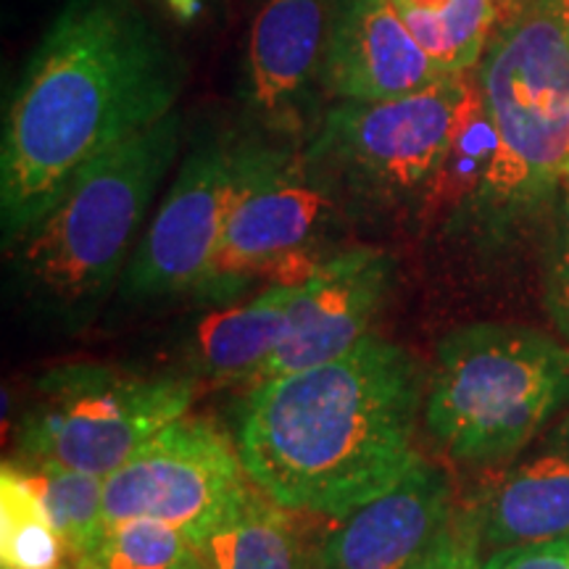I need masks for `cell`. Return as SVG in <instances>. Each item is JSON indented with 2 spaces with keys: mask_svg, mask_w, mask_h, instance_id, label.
<instances>
[{
  "mask_svg": "<svg viewBox=\"0 0 569 569\" xmlns=\"http://www.w3.org/2000/svg\"><path fill=\"white\" fill-rule=\"evenodd\" d=\"M182 63L134 0H67L11 92L0 224L13 246L74 174L174 111Z\"/></svg>",
  "mask_w": 569,
  "mask_h": 569,
  "instance_id": "1",
  "label": "cell"
},
{
  "mask_svg": "<svg viewBox=\"0 0 569 569\" xmlns=\"http://www.w3.org/2000/svg\"><path fill=\"white\" fill-rule=\"evenodd\" d=\"M419 409L417 361L369 336L322 365L256 382L240 411L238 451L274 503L336 519L417 465Z\"/></svg>",
  "mask_w": 569,
  "mask_h": 569,
  "instance_id": "2",
  "label": "cell"
},
{
  "mask_svg": "<svg viewBox=\"0 0 569 569\" xmlns=\"http://www.w3.org/2000/svg\"><path fill=\"white\" fill-rule=\"evenodd\" d=\"M182 146L180 111L132 134L74 174L13 243L24 301L51 325H88L124 277L142 224Z\"/></svg>",
  "mask_w": 569,
  "mask_h": 569,
  "instance_id": "3",
  "label": "cell"
},
{
  "mask_svg": "<svg viewBox=\"0 0 569 569\" xmlns=\"http://www.w3.org/2000/svg\"><path fill=\"white\" fill-rule=\"evenodd\" d=\"M569 401V346L515 325L461 327L440 340L425 425L451 457L498 461Z\"/></svg>",
  "mask_w": 569,
  "mask_h": 569,
  "instance_id": "4",
  "label": "cell"
},
{
  "mask_svg": "<svg viewBox=\"0 0 569 569\" xmlns=\"http://www.w3.org/2000/svg\"><path fill=\"white\" fill-rule=\"evenodd\" d=\"M478 77L498 151L472 206L501 222L536 206L569 167V40L551 0L498 24Z\"/></svg>",
  "mask_w": 569,
  "mask_h": 569,
  "instance_id": "5",
  "label": "cell"
},
{
  "mask_svg": "<svg viewBox=\"0 0 569 569\" xmlns=\"http://www.w3.org/2000/svg\"><path fill=\"white\" fill-rule=\"evenodd\" d=\"M475 69L393 101H338L319 119L303 156L343 201L425 209L451 146Z\"/></svg>",
  "mask_w": 569,
  "mask_h": 569,
  "instance_id": "6",
  "label": "cell"
},
{
  "mask_svg": "<svg viewBox=\"0 0 569 569\" xmlns=\"http://www.w3.org/2000/svg\"><path fill=\"white\" fill-rule=\"evenodd\" d=\"M193 380L106 365L56 367L34 382L19 457L109 478L163 427L188 415Z\"/></svg>",
  "mask_w": 569,
  "mask_h": 569,
  "instance_id": "7",
  "label": "cell"
},
{
  "mask_svg": "<svg viewBox=\"0 0 569 569\" xmlns=\"http://www.w3.org/2000/svg\"><path fill=\"white\" fill-rule=\"evenodd\" d=\"M340 203L336 184L303 153L267 146L198 293L232 301L256 277L301 288L327 259H319L317 243L336 222Z\"/></svg>",
  "mask_w": 569,
  "mask_h": 569,
  "instance_id": "8",
  "label": "cell"
},
{
  "mask_svg": "<svg viewBox=\"0 0 569 569\" xmlns=\"http://www.w3.org/2000/svg\"><path fill=\"white\" fill-rule=\"evenodd\" d=\"M267 142L213 134L184 156L122 277L130 301L198 293Z\"/></svg>",
  "mask_w": 569,
  "mask_h": 569,
  "instance_id": "9",
  "label": "cell"
},
{
  "mask_svg": "<svg viewBox=\"0 0 569 569\" xmlns=\"http://www.w3.org/2000/svg\"><path fill=\"white\" fill-rule=\"evenodd\" d=\"M253 482L238 446L201 417L177 419L103 480L106 525L151 517L188 532L203 549Z\"/></svg>",
  "mask_w": 569,
  "mask_h": 569,
  "instance_id": "10",
  "label": "cell"
},
{
  "mask_svg": "<svg viewBox=\"0 0 569 569\" xmlns=\"http://www.w3.org/2000/svg\"><path fill=\"white\" fill-rule=\"evenodd\" d=\"M393 282V259L380 248H351L327 256L298 288L290 330L269 361L267 377L336 359L369 338Z\"/></svg>",
  "mask_w": 569,
  "mask_h": 569,
  "instance_id": "11",
  "label": "cell"
},
{
  "mask_svg": "<svg viewBox=\"0 0 569 569\" xmlns=\"http://www.w3.org/2000/svg\"><path fill=\"white\" fill-rule=\"evenodd\" d=\"M332 0H267L248 32L243 98L264 130L296 132L325 92Z\"/></svg>",
  "mask_w": 569,
  "mask_h": 569,
  "instance_id": "12",
  "label": "cell"
},
{
  "mask_svg": "<svg viewBox=\"0 0 569 569\" xmlns=\"http://www.w3.org/2000/svg\"><path fill=\"white\" fill-rule=\"evenodd\" d=\"M443 71L419 46L390 0H332L325 46V96L336 101H393Z\"/></svg>",
  "mask_w": 569,
  "mask_h": 569,
  "instance_id": "13",
  "label": "cell"
},
{
  "mask_svg": "<svg viewBox=\"0 0 569 569\" xmlns=\"http://www.w3.org/2000/svg\"><path fill=\"white\" fill-rule=\"evenodd\" d=\"M448 517V482L419 459L386 493L336 517L317 551V569H411Z\"/></svg>",
  "mask_w": 569,
  "mask_h": 569,
  "instance_id": "14",
  "label": "cell"
},
{
  "mask_svg": "<svg viewBox=\"0 0 569 569\" xmlns=\"http://www.w3.org/2000/svg\"><path fill=\"white\" fill-rule=\"evenodd\" d=\"M478 519L493 549L569 538V430L503 475Z\"/></svg>",
  "mask_w": 569,
  "mask_h": 569,
  "instance_id": "15",
  "label": "cell"
},
{
  "mask_svg": "<svg viewBox=\"0 0 569 569\" xmlns=\"http://www.w3.org/2000/svg\"><path fill=\"white\" fill-rule=\"evenodd\" d=\"M296 293L290 284H269L248 303L213 309L198 319L188 343L196 372L213 382L251 380L256 386L288 338Z\"/></svg>",
  "mask_w": 569,
  "mask_h": 569,
  "instance_id": "16",
  "label": "cell"
},
{
  "mask_svg": "<svg viewBox=\"0 0 569 569\" xmlns=\"http://www.w3.org/2000/svg\"><path fill=\"white\" fill-rule=\"evenodd\" d=\"M203 561L206 569H306L290 509L256 486L203 540Z\"/></svg>",
  "mask_w": 569,
  "mask_h": 569,
  "instance_id": "17",
  "label": "cell"
},
{
  "mask_svg": "<svg viewBox=\"0 0 569 569\" xmlns=\"http://www.w3.org/2000/svg\"><path fill=\"white\" fill-rule=\"evenodd\" d=\"M443 74L480 67L498 24L496 0H390Z\"/></svg>",
  "mask_w": 569,
  "mask_h": 569,
  "instance_id": "18",
  "label": "cell"
},
{
  "mask_svg": "<svg viewBox=\"0 0 569 569\" xmlns=\"http://www.w3.org/2000/svg\"><path fill=\"white\" fill-rule=\"evenodd\" d=\"M0 565L3 569H74L46 503L17 461L0 469Z\"/></svg>",
  "mask_w": 569,
  "mask_h": 569,
  "instance_id": "19",
  "label": "cell"
},
{
  "mask_svg": "<svg viewBox=\"0 0 569 569\" xmlns=\"http://www.w3.org/2000/svg\"><path fill=\"white\" fill-rule=\"evenodd\" d=\"M498 151V134L490 122V113L482 101L480 77L475 71L465 106H461L457 130L451 146L440 163L422 211H457L459 206L475 203L482 182L490 172V163Z\"/></svg>",
  "mask_w": 569,
  "mask_h": 569,
  "instance_id": "20",
  "label": "cell"
},
{
  "mask_svg": "<svg viewBox=\"0 0 569 569\" xmlns=\"http://www.w3.org/2000/svg\"><path fill=\"white\" fill-rule=\"evenodd\" d=\"M13 461L40 493L71 557H74V561L84 557L106 530L103 478L56 465V461L21 457Z\"/></svg>",
  "mask_w": 569,
  "mask_h": 569,
  "instance_id": "21",
  "label": "cell"
},
{
  "mask_svg": "<svg viewBox=\"0 0 569 569\" xmlns=\"http://www.w3.org/2000/svg\"><path fill=\"white\" fill-rule=\"evenodd\" d=\"M74 569H206L203 549L188 532L151 517L106 525Z\"/></svg>",
  "mask_w": 569,
  "mask_h": 569,
  "instance_id": "22",
  "label": "cell"
},
{
  "mask_svg": "<svg viewBox=\"0 0 569 569\" xmlns=\"http://www.w3.org/2000/svg\"><path fill=\"white\" fill-rule=\"evenodd\" d=\"M480 543L478 511L465 517L451 515L411 569H482Z\"/></svg>",
  "mask_w": 569,
  "mask_h": 569,
  "instance_id": "23",
  "label": "cell"
},
{
  "mask_svg": "<svg viewBox=\"0 0 569 569\" xmlns=\"http://www.w3.org/2000/svg\"><path fill=\"white\" fill-rule=\"evenodd\" d=\"M482 569H569V538L498 549Z\"/></svg>",
  "mask_w": 569,
  "mask_h": 569,
  "instance_id": "24",
  "label": "cell"
},
{
  "mask_svg": "<svg viewBox=\"0 0 569 569\" xmlns=\"http://www.w3.org/2000/svg\"><path fill=\"white\" fill-rule=\"evenodd\" d=\"M546 309L557 330L569 340V227L553 248L546 269Z\"/></svg>",
  "mask_w": 569,
  "mask_h": 569,
  "instance_id": "25",
  "label": "cell"
},
{
  "mask_svg": "<svg viewBox=\"0 0 569 569\" xmlns=\"http://www.w3.org/2000/svg\"><path fill=\"white\" fill-rule=\"evenodd\" d=\"M156 3L161 6L163 13H167L174 24L193 27L209 13L213 0H156Z\"/></svg>",
  "mask_w": 569,
  "mask_h": 569,
  "instance_id": "26",
  "label": "cell"
},
{
  "mask_svg": "<svg viewBox=\"0 0 569 569\" xmlns=\"http://www.w3.org/2000/svg\"><path fill=\"white\" fill-rule=\"evenodd\" d=\"M532 3V0H496V9H498V21L515 17L517 11H522L525 6Z\"/></svg>",
  "mask_w": 569,
  "mask_h": 569,
  "instance_id": "27",
  "label": "cell"
},
{
  "mask_svg": "<svg viewBox=\"0 0 569 569\" xmlns=\"http://www.w3.org/2000/svg\"><path fill=\"white\" fill-rule=\"evenodd\" d=\"M551 3L559 13V21H561V27H565L567 40H569V0H551Z\"/></svg>",
  "mask_w": 569,
  "mask_h": 569,
  "instance_id": "28",
  "label": "cell"
},
{
  "mask_svg": "<svg viewBox=\"0 0 569 569\" xmlns=\"http://www.w3.org/2000/svg\"><path fill=\"white\" fill-rule=\"evenodd\" d=\"M567 174H569V167H567Z\"/></svg>",
  "mask_w": 569,
  "mask_h": 569,
  "instance_id": "29",
  "label": "cell"
}]
</instances>
